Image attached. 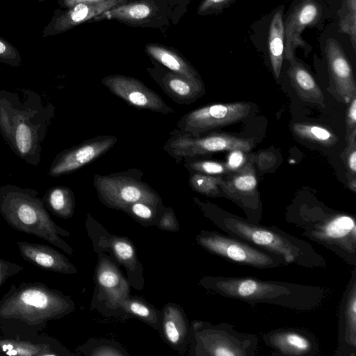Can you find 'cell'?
I'll use <instances>...</instances> for the list:
<instances>
[{
	"label": "cell",
	"instance_id": "26",
	"mask_svg": "<svg viewBox=\"0 0 356 356\" xmlns=\"http://www.w3.org/2000/svg\"><path fill=\"white\" fill-rule=\"evenodd\" d=\"M289 60L291 65L287 73L300 98L305 102L325 106L324 95L312 74L296 59L294 55Z\"/></svg>",
	"mask_w": 356,
	"mask_h": 356
},
{
	"label": "cell",
	"instance_id": "7",
	"mask_svg": "<svg viewBox=\"0 0 356 356\" xmlns=\"http://www.w3.org/2000/svg\"><path fill=\"white\" fill-rule=\"evenodd\" d=\"M143 172L131 168L108 175L96 174L92 184L99 200L108 208L122 211L136 202L163 207L159 193L143 180Z\"/></svg>",
	"mask_w": 356,
	"mask_h": 356
},
{
	"label": "cell",
	"instance_id": "41",
	"mask_svg": "<svg viewBox=\"0 0 356 356\" xmlns=\"http://www.w3.org/2000/svg\"><path fill=\"white\" fill-rule=\"evenodd\" d=\"M246 152L241 149L229 151L225 166L228 172H236L241 169L248 161Z\"/></svg>",
	"mask_w": 356,
	"mask_h": 356
},
{
	"label": "cell",
	"instance_id": "44",
	"mask_svg": "<svg viewBox=\"0 0 356 356\" xmlns=\"http://www.w3.org/2000/svg\"><path fill=\"white\" fill-rule=\"evenodd\" d=\"M65 7L70 8L79 3H98L106 0H63Z\"/></svg>",
	"mask_w": 356,
	"mask_h": 356
},
{
	"label": "cell",
	"instance_id": "19",
	"mask_svg": "<svg viewBox=\"0 0 356 356\" xmlns=\"http://www.w3.org/2000/svg\"><path fill=\"white\" fill-rule=\"evenodd\" d=\"M325 54L333 88L346 104L356 97V84L352 66L340 44L329 38L325 44Z\"/></svg>",
	"mask_w": 356,
	"mask_h": 356
},
{
	"label": "cell",
	"instance_id": "23",
	"mask_svg": "<svg viewBox=\"0 0 356 356\" xmlns=\"http://www.w3.org/2000/svg\"><path fill=\"white\" fill-rule=\"evenodd\" d=\"M17 245L22 257L41 269L69 275L78 273L63 254L49 245L26 241H18Z\"/></svg>",
	"mask_w": 356,
	"mask_h": 356
},
{
	"label": "cell",
	"instance_id": "12",
	"mask_svg": "<svg viewBox=\"0 0 356 356\" xmlns=\"http://www.w3.org/2000/svg\"><path fill=\"white\" fill-rule=\"evenodd\" d=\"M250 110L251 104L246 102L209 104L185 113L178 120L177 128L199 136L238 122L249 115Z\"/></svg>",
	"mask_w": 356,
	"mask_h": 356
},
{
	"label": "cell",
	"instance_id": "3",
	"mask_svg": "<svg viewBox=\"0 0 356 356\" xmlns=\"http://www.w3.org/2000/svg\"><path fill=\"white\" fill-rule=\"evenodd\" d=\"M193 200L204 216L225 234L282 257L287 265L310 269L327 267L323 256L307 241L277 227L254 222L225 211L197 197Z\"/></svg>",
	"mask_w": 356,
	"mask_h": 356
},
{
	"label": "cell",
	"instance_id": "42",
	"mask_svg": "<svg viewBox=\"0 0 356 356\" xmlns=\"http://www.w3.org/2000/svg\"><path fill=\"white\" fill-rule=\"evenodd\" d=\"M24 270V267L17 263L0 259V287L10 277Z\"/></svg>",
	"mask_w": 356,
	"mask_h": 356
},
{
	"label": "cell",
	"instance_id": "9",
	"mask_svg": "<svg viewBox=\"0 0 356 356\" xmlns=\"http://www.w3.org/2000/svg\"><path fill=\"white\" fill-rule=\"evenodd\" d=\"M95 284L90 307L106 317L122 318V306L130 296V284L114 259L106 252H96Z\"/></svg>",
	"mask_w": 356,
	"mask_h": 356
},
{
	"label": "cell",
	"instance_id": "31",
	"mask_svg": "<svg viewBox=\"0 0 356 356\" xmlns=\"http://www.w3.org/2000/svg\"><path fill=\"white\" fill-rule=\"evenodd\" d=\"M122 318H135L159 330L161 323V311L145 299L138 297H129L122 306Z\"/></svg>",
	"mask_w": 356,
	"mask_h": 356
},
{
	"label": "cell",
	"instance_id": "35",
	"mask_svg": "<svg viewBox=\"0 0 356 356\" xmlns=\"http://www.w3.org/2000/svg\"><path fill=\"white\" fill-rule=\"evenodd\" d=\"M222 176L207 175L196 172H189L188 184L195 192L211 197L222 195L220 185Z\"/></svg>",
	"mask_w": 356,
	"mask_h": 356
},
{
	"label": "cell",
	"instance_id": "33",
	"mask_svg": "<svg viewBox=\"0 0 356 356\" xmlns=\"http://www.w3.org/2000/svg\"><path fill=\"white\" fill-rule=\"evenodd\" d=\"M78 355L85 356H129L130 354L118 341L107 339H89L76 349Z\"/></svg>",
	"mask_w": 356,
	"mask_h": 356
},
{
	"label": "cell",
	"instance_id": "34",
	"mask_svg": "<svg viewBox=\"0 0 356 356\" xmlns=\"http://www.w3.org/2000/svg\"><path fill=\"white\" fill-rule=\"evenodd\" d=\"M165 206L158 207L149 203L136 202L122 211L144 227L156 226Z\"/></svg>",
	"mask_w": 356,
	"mask_h": 356
},
{
	"label": "cell",
	"instance_id": "32",
	"mask_svg": "<svg viewBox=\"0 0 356 356\" xmlns=\"http://www.w3.org/2000/svg\"><path fill=\"white\" fill-rule=\"evenodd\" d=\"M291 130L298 138L323 146H333L338 140L334 133L319 124L297 122L291 125Z\"/></svg>",
	"mask_w": 356,
	"mask_h": 356
},
{
	"label": "cell",
	"instance_id": "18",
	"mask_svg": "<svg viewBox=\"0 0 356 356\" xmlns=\"http://www.w3.org/2000/svg\"><path fill=\"white\" fill-rule=\"evenodd\" d=\"M147 72L162 90L178 104H191L205 93L201 78H188L156 63Z\"/></svg>",
	"mask_w": 356,
	"mask_h": 356
},
{
	"label": "cell",
	"instance_id": "30",
	"mask_svg": "<svg viewBox=\"0 0 356 356\" xmlns=\"http://www.w3.org/2000/svg\"><path fill=\"white\" fill-rule=\"evenodd\" d=\"M42 199L47 209L53 215L63 219L73 216L76 203L70 188L65 186L51 187Z\"/></svg>",
	"mask_w": 356,
	"mask_h": 356
},
{
	"label": "cell",
	"instance_id": "21",
	"mask_svg": "<svg viewBox=\"0 0 356 356\" xmlns=\"http://www.w3.org/2000/svg\"><path fill=\"white\" fill-rule=\"evenodd\" d=\"M0 355L10 356H74L58 339L40 334L32 339L5 337L0 335Z\"/></svg>",
	"mask_w": 356,
	"mask_h": 356
},
{
	"label": "cell",
	"instance_id": "11",
	"mask_svg": "<svg viewBox=\"0 0 356 356\" xmlns=\"http://www.w3.org/2000/svg\"><path fill=\"white\" fill-rule=\"evenodd\" d=\"M87 234L93 250L108 252L126 271L127 280L134 289H144L143 268L133 242L127 237L109 233L90 213L86 220Z\"/></svg>",
	"mask_w": 356,
	"mask_h": 356
},
{
	"label": "cell",
	"instance_id": "38",
	"mask_svg": "<svg viewBox=\"0 0 356 356\" xmlns=\"http://www.w3.org/2000/svg\"><path fill=\"white\" fill-rule=\"evenodd\" d=\"M343 5L348 8L346 15L341 17L339 31L346 33L350 38L353 49H356V0H343Z\"/></svg>",
	"mask_w": 356,
	"mask_h": 356
},
{
	"label": "cell",
	"instance_id": "39",
	"mask_svg": "<svg viewBox=\"0 0 356 356\" xmlns=\"http://www.w3.org/2000/svg\"><path fill=\"white\" fill-rule=\"evenodd\" d=\"M156 227L159 229L168 232H175L179 230V224L172 208L164 207Z\"/></svg>",
	"mask_w": 356,
	"mask_h": 356
},
{
	"label": "cell",
	"instance_id": "22",
	"mask_svg": "<svg viewBox=\"0 0 356 356\" xmlns=\"http://www.w3.org/2000/svg\"><path fill=\"white\" fill-rule=\"evenodd\" d=\"M163 341L179 353H184L188 346L191 323L181 306L173 302L165 304L161 310L159 329Z\"/></svg>",
	"mask_w": 356,
	"mask_h": 356
},
{
	"label": "cell",
	"instance_id": "37",
	"mask_svg": "<svg viewBox=\"0 0 356 356\" xmlns=\"http://www.w3.org/2000/svg\"><path fill=\"white\" fill-rule=\"evenodd\" d=\"M347 145L342 152L341 157L346 168L348 186L356 192V131L346 139Z\"/></svg>",
	"mask_w": 356,
	"mask_h": 356
},
{
	"label": "cell",
	"instance_id": "13",
	"mask_svg": "<svg viewBox=\"0 0 356 356\" xmlns=\"http://www.w3.org/2000/svg\"><path fill=\"white\" fill-rule=\"evenodd\" d=\"M220 185L222 195L241 207L246 219L260 222L261 202L257 191V179L252 161L247 163Z\"/></svg>",
	"mask_w": 356,
	"mask_h": 356
},
{
	"label": "cell",
	"instance_id": "4",
	"mask_svg": "<svg viewBox=\"0 0 356 356\" xmlns=\"http://www.w3.org/2000/svg\"><path fill=\"white\" fill-rule=\"evenodd\" d=\"M286 220L302 230V236L356 266L355 216L317 204L299 205L287 211Z\"/></svg>",
	"mask_w": 356,
	"mask_h": 356
},
{
	"label": "cell",
	"instance_id": "16",
	"mask_svg": "<svg viewBox=\"0 0 356 356\" xmlns=\"http://www.w3.org/2000/svg\"><path fill=\"white\" fill-rule=\"evenodd\" d=\"M264 344L273 355L283 356H317L321 346L316 337L300 327H279L261 334Z\"/></svg>",
	"mask_w": 356,
	"mask_h": 356
},
{
	"label": "cell",
	"instance_id": "29",
	"mask_svg": "<svg viewBox=\"0 0 356 356\" xmlns=\"http://www.w3.org/2000/svg\"><path fill=\"white\" fill-rule=\"evenodd\" d=\"M153 14L152 6L146 0L126 2L113 8L97 17L94 21L115 19L124 23L142 22Z\"/></svg>",
	"mask_w": 356,
	"mask_h": 356
},
{
	"label": "cell",
	"instance_id": "1",
	"mask_svg": "<svg viewBox=\"0 0 356 356\" xmlns=\"http://www.w3.org/2000/svg\"><path fill=\"white\" fill-rule=\"evenodd\" d=\"M70 296L39 282L12 284L0 300L1 335L32 339L49 321L61 319L75 310Z\"/></svg>",
	"mask_w": 356,
	"mask_h": 356
},
{
	"label": "cell",
	"instance_id": "24",
	"mask_svg": "<svg viewBox=\"0 0 356 356\" xmlns=\"http://www.w3.org/2000/svg\"><path fill=\"white\" fill-rule=\"evenodd\" d=\"M25 115L14 118V125H11L4 137L11 148L20 157L30 163V155L36 151L40 152L39 136L36 127Z\"/></svg>",
	"mask_w": 356,
	"mask_h": 356
},
{
	"label": "cell",
	"instance_id": "28",
	"mask_svg": "<svg viewBox=\"0 0 356 356\" xmlns=\"http://www.w3.org/2000/svg\"><path fill=\"white\" fill-rule=\"evenodd\" d=\"M268 50L274 76L279 80L284 54V30L281 9L274 13L270 22Z\"/></svg>",
	"mask_w": 356,
	"mask_h": 356
},
{
	"label": "cell",
	"instance_id": "2",
	"mask_svg": "<svg viewBox=\"0 0 356 356\" xmlns=\"http://www.w3.org/2000/svg\"><path fill=\"white\" fill-rule=\"evenodd\" d=\"M198 284L213 293L251 305L259 303L309 313L322 308L333 294L330 287L263 280L251 276H204Z\"/></svg>",
	"mask_w": 356,
	"mask_h": 356
},
{
	"label": "cell",
	"instance_id": "20",
	"mask_svg": "<svg viewBox=\"0 0 356 356\" xmlns=\"http://www.w3.org/2000/svg\"><path fill=\"white\" fill-rule=\"evenodd\" d=\"M321 16V6L316 0H302L294 8L284 23V56L286 59L294 55L296 47L306 49L307 43L301 34L307 26L318 23Z\"/></svg>",
	"mask_w": 356,
	"mask_h": 356
},
{
	"label": "cell",
	"instance_id": "15",
	"mask_svg": "<svg viewBox=\"0 0 356 356\" xmlns=\"http://www.w3.org/2000/svg\"><path fill=\"white\" fill-rule=\"evenodd\" d=\"M102 83L112 94L137 109L149 110L164 115L175 113L159 94L136 78L111 74L104 77Z\"/></svg>",
	"mask_w": 356,
	"mask_h": 356
},
{
	"label": "cell",
	"instance_id": "25",
	"mask_svg": "<svg viewBox=\"0 0 356 356\" xmlns=\"http://www.w3.org/2000/svg\"><path fill=\"white\" fill-rule=\"evenodd\" d=\"M127 0H106L98 3H79L59 17L54 22V33H60L95 18L103 13L122 5Z\"/></svg>",
	"mask_w": 356,
	"mask_h": 356
},
{
	"label": "cell",
	"instance_id": "40",
	"mask_svg": "<svg viewBox=\"0 0 356 356\" xmlns=\"http://www.w3.org/2000/svg\"><path fill=\"white\" fill-rule=\"evenodd\" d=\"M235 0H203L197 9L199 15L221 12Z\"/></svg>",
	"mask_w": 356,
	"mask_h": 356
},
{
	"label": "cell",
	"instance_id": "43",
	"mask_svg": "<svg viewBox=\"0 0 356 356\" xmlns=\"http://www.w3.org/2000/svg\"><path fill=\"white\" fill-rule=\"evenodd\" d=\"M348 104L346 120V140L354 131H356V97H354Z\"/></svg>",
	"mask_w": 356,
	"mask_h": 356
},
{
	"label": "cell",
	"instance_id": "10",
	"mask_svg": "<svg viewBox=\"0 0 356 356\" xmlns=\"http://www.w3.org/2000/svg\"><path fill=\"white\" fill-rule=\"evenodd\" d=\"M254 142L251 138L224 133L193 136L176 128L170 133V137L163 149L177 163H179L186 158L224 151L241 149L248 152L252 149Z\"/></svg>",
	"mask_w": 356,
	"mask_h": 356
},
{
	"label": "cell",
	"instance_id": "36",
	"mask_svg": "<svg viewBox=\"0 0 356 356\" xmlns=\"http://www.w3.org/2000/svg\"><path fill=\"white\" fill-rule=\"evenodd\" d=\"M184 165L189 172H196L212 176H222L228 172L225 163L200 159L197 157L186 158Z\"/></svg>",
	"mask_w": 356,
	"mask_h": 356
},
{
	"label": "cell",
	"instance_id": "17",
	"mask_svg": "<svg viewBox=\"0 0 356 356\" xmlns=\"http://www.w3.org/2000/svg\"><path fill=\"white\" fill-rule=\"evenodd\" d=\"M337 342L334 356H356V266L339 305Z\"/></svg>",
	"mask_w": 356,
	"mask_h": 356
},
{
	"label": "cell",
	"instance_id": "14",
	"mask_svg": "<svg viewBox=\"0 0 356 356\" xmlns=\"http://www.w3.org/2000/svg\"><path fill=\"white\" fill-rule=\"evenodd\" d=\"M117 141L115 136L102 135L67 148L56 156L48 175L56 177L72 173L105 154Z\"/></svg>",
	"mask_w": 356,
	"mask_h": 356
},
{
	"label": "cell",
	"instance_id": "8",
	"mask_svg": "<svg viewBox=\"0 0 356 356\" xmlns=\"http://www.w3.org/2000/svg\"><path fill=\"white\" fill-rule=\"evenodd\" d=\"M195 241L208 252L238 265L259 269L287 265L284 258L275 253L217 231L202 229Z\"/></svg>",
	"mask_w": 356,
	"mask_h": 356
},
{
	"label": "cell",
	"instance_id": "27",
	"mask_svg": "<svg viewBox=\"0 0 356 356\" xmlns=\"http://www.w3.org/2000/svg\"><path fill=\"white\" fill-rule=\"evenodd\" d=\"M145 51L155 61L168 70L188 78H200L191 64L172 48L157 44H148Z\"/></svg>",
	"mask_w": 356,
	"mask_h": 356
},
{
	"label": "cell",
	"instance_id": "5",
	"mask_svg": "<svg viewBox=\"0 0 356 356\" xmlns=\"http://www.w3.org/2000/svg\"><path fill=\"white\" fill-rule=\"evenodd\" d=\"M39 193L7 184L0 188V214L13 229L34 235L55 245L70 255L72 248L62 237L70 232L51 218Z\"/></svg>",
	"mask_w": 356,
	"mask_h": 356
},
{
	"label": "cell",
	"instance_id": "6",
	"mask_svg": "<svg viewBox=\"0 0 356 356\" xmlns=\"http://www.w3.org/2000/svg\"><path fill=\"white\" fill-rule=\"evenodd\" d=\"M259 339L252 333L237 331L228 323H191L188 355L192 356H256Z\"/></svg>",
	"mask_w": 356,
	"mask_h": 356
}]
</instances>
